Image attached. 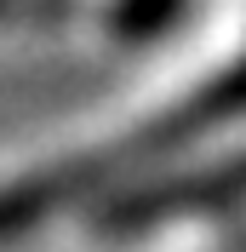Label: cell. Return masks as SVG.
<instances>
[{
	"mask_svg": "<svg viewBox=\"0 0 246 252\" xmlns=\"http://www.w3.org/2000/svg\"><path fill=\"white\" fill-rule=\"evenodd\" d=\"M246 195V160H223L212 172H195L184 184L149 189V195H132V201L109 206L103 229H149L160 218H189V212H212V206H229Z\"/></svg>",
	"mask_w": 246,
	"mask_h": 252,
	"instance_id": "obj_1",
	"label": "cell"
}]
</instances>
